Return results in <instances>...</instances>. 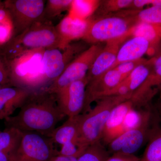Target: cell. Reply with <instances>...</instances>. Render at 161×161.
<instances>
[{"mask_svg":"<svg viewBox=\"0 0 161 161\" xmlns=\"http://www.w3.org/2000/svg\"><path fill=\"white\" fill-rule=\"evenodd\" d=\"M87 84L86 77L73 82L56 94L59 106L65 116L75 117L82 113Z\"/></svg>","mask_w":161,"mask_h":161,"instance_id":"30bf717a","label":"cell"},{"mask_svg":"<svg viewBox=\"0 0 161 161\" xmlns=\"http://www.w3.org/2000/svg\"><path fill=\"white\" fill-rule=\"evenodd\" d=\"M73 0H48L43 10L42 19L50 21L61 13L69 10Z\"/></svg>","mask_w":161,"mask_h":161,"instance_id":"cb8c5ba5","label":"cell"},{"mask_svg":"<svg viewBox=\"0 0 161 161\" xmlns=\"http://www.w3.org/2000/svg\"><path fill=\"white\" fill-rule=\"evenodd\" d=\"M140 158L135 155H128L122 153H114L107 161H140Z\"/></svg>","mask_w":161,"mask_h":161,"instance_id":"f1b7e54d","label":"cell"},{"mask_svg":"<svg viewBox=\"0 0 161 161\" xmlns=\"http://www.w3.org/2000/svg\"><path fill=\"white\" fill-rule=\"evenodd\" d=\"M78 115L69 117L63 125L56 128L53 131L49 137L54 143L62 146L65 144L74 143L80 147L78 142Z\"/></svg>","mask_w":161,"mask_h":161,"instance_id":"e0dca14e","label":"cell"},{"mask_svg":"<svg viewBox=\"0 0 161 161\" xmlns=\"http://www.w3.org/2000/svg\"><path fill=\"white\" fill-rule=\"evenodd\" d=\"M136 105L131 99L119 104L111 112L107 121L102 137V143L108 145L113 140L125 132L124 123L128 113Z\"/></svg>","mask_w":161,"mask_h":161,"instance_id":"8fae6325","label":"cell"},{"mask_svg":"<svg viewBox=\"0 0 161 161\" xmlns=\"http://www.w3.org/2000/svg\"><path fill=\"white\" fill-rule=\"evenodd\" d=\"M89 19L82 20L71 17L68 15L55 26L60 43V49L67 47L74 40L83 38L87 30Z\"/></svg>","mask_w":161,"mask_h":161,"instance_id":"4fadbf2b","label":"cell"},{"mask_svg":"<svg viewBox=\"0 0 161 161\" xmlns=\"http://www.w3.org/2000/svg\"><path fill=\"white\" fill-rule=\"evenodd\" d=\"M1 45L8 60L18 58L31 51L60 48V39L50 21L41 19L20 35Z\"/></svg>","mask_w":161,"mask_h":161,"instance_id":"7a4b0ae2","label":"cell"},{"mask_svg":"<svg viewBox=\"0 0 161 161\" xmlns=\"http://www.w3.org/2000/svg\"><path fill=\"white\" fill-rule=\"evenodd\" d=\"M151 60H146L139 64L114 90L115 95L132 96L133 94L144 83L151 74L150 64Z\"/></svg>","mask_w":161,"mask_h":161,"instance_id":"9a60e30c","label":"cell"},{"mask_svg":"<svg viewBox=\"0 0 161 161\" xmlns=\"http://www.w3.org/2000/svg\"><path fill=\"white\" fill-rule=\"evenodd\" d=\"M22 135L23 132L15 128L0 130V151L13 154L19 146Z\"/></svg>","mask_w":161,"mask_h":161,"instance_id":"d6986e66","label":"cell"},{"mask_svg":"<svg viewBox=\"0 0 161 161\" xmlns=\"http://www.w3.org/2000/svg\"><path fill=\"white\" fill-rule=\"evenodd\" d=\"M22 140L12 161H51L58 155L49 137L38 132H22Z\"/></svg>","mask_w":161,"mask_h":161,"instance_id":"8992f818","label":"cell"},{"mask_svg":"<svg viewBox=\"0 0 161 161\" xmlns=\"http://www.w3.org/2000/svg\"><path fill=\"white\" fill-rule=\"evenodd\" d=\"M3 88H4V87L2 86V85H0V89H1Z\"/></svg>","mask_w":161,"mask_h":161,"instance_id":"e575fe53","label":"cell"},{"mask_svg":"<svg viewBox=\"0 0 161 161\" xmlns=\"http://www.w3.org/2000/svg\"><path fill=\"white\" fill-rule=\"evenodd\" d=\"M109 156L108 150L99 142L89 146L76 161H107Z\"/></svg>","mask_w":161,"mask_h":161,"instance_id":"603a6c76","label":"cell"},{"mask_svg":"<svg viewBox=\"0 0 161 161\" xmlns=\"http://www.w3.org/2000/svg\"><path fill=\"white\" fill-rule=\"evenodd\" d=\"M160 94L159 102L158 108L159 111L160 112L161 115V85H160Z\"/></svg>","mask_w":161,"mask_h":161,"instance_id":"d6a6232c","label":"cell"},{"mask_svg":"<svg viewBox=\"0 0 161 161\" xmlns=\"http://www.w3.org/2000/svg\"><path fill=\"white\" fill-rule=\"evenodd\" d=\"M0 161H12V154L0 151Z\"/></svg>","mask_w":161,"mask_h":161,"instance_id":"1f68e13d","label":"cell"},{"mask_svg":"<svg viewBox=\"0 0 161 161\" xmlns=\"http://www.w3.org/2000/svg\"><path fill=\"white\" fill-rule=\"evenodd\" d=\"M100 3L99 1L74 0L67 15L78 19H88L98 9Z\"/></svg>","mask_w":161,"mask_h":161,"instance_id":"ac0fdd59","label":"cell"},{"mask_svg":"<svg viewBox=\"0 0 161 161\" xmlns=\"http://www.w3.org/2000/svg\"><path fill=\"white\" fill-rule=\"evenodd\" d=\"M45 2L42 0L4 1L5 9L8 12L12 25L11 38L21 34L42 19Z\"/></svg>","mask_w":161,"mask_h":161,"instance_id":"5b68a950","label":"cell"},{"mask_svg":"<svg viewBox=\"0 0 161 161\" xmlns=\"http://www.w3.org/2000/svg\"><path fill=\"white\" fill-rule=\"evenodd\" d=\"M132 22L130 18L122 16L107 17L95 20L90 18L87 30L82 39L87 43L95 44L126 38L135 25Z\"/></svg>","mask_w":161,"mask_h":161,"instance_id":"277c9868","label":"cell"},{"mask_svg":"<svg viewBox=\"0 0 161 161\" xmlns=\"http://www.w3.org/2000/svg\"><path fill=\"white\" fill-rule=\"evenodd\" d=\"M9 18L8 12L5 8V6L3 8H0V22L6 21Z\"/></svg>","mask_w":161,"mask_h":161,"instance_id":"4dcf8cb0","label":"cell"},{"mask_svg":"<svg viewBox=\"0 0 161 161\" xmlns=\"http://www.w3.org/2000/svg\"><path fill=\"white\" fill-rule=\"evenodd\" d=\"M125 39L107 42L106 45L95 58L87 74L88 83L99 78L112 68L116 62L121 43Z\"/></svg>","mask_w":161,"mask_h":161,"instance_id":"7c38bea8","label":"cell"},{"mask_svg":"<svg viewBox=\"0 0 161 161\" xmlns=\"http://www.w3.org/2000/svg\"><path fill=\"white\" fill-rule=\"evenodd\" d=\"M32 91L26 89L7 87L0 89V120L12 116L20 108Z\"/></svg>","mask_w":161,"mask_h":161,"instance_id":"5bb4252c","label":"cell"},{"mask_svg":"<svg viewBox=\"0 0 161 161\" xmlns=\"http://www.w3.org/2000/svg\"><path fill=\"white\" fill-rule=\"evenodd\" d=\"M149 143L140 161H161V129L151 130Z\"/></svg>","mask_w":161,"mask_h":161,"instance_id":"ffe728a7","label":"cell"},{"mask_svg":"<svg viewBox=\"0 0 161 161\" xmlns=\"http://www.w3.org/2000/svg\"><path fill=\"white\" fill-rule=\"evenodd\" d=\"M146 61V60L141 59L140 60L134 61H126L119 64L114 68L118 70L124 78H126L137 65Z\"/></svg>","mask_w":161,"mask_h":161,"instance_id":"83f0119b","label":"cell"},{"mask_svg":"<svg viewBox=\"0 0 161 161\" xmlns=\"http://www.w3.org/2000/svg\"><path fill=\"white\" fill-rule=\"evenodd\" d=\"M151 46L150 42L145 38L132 36V38L121 45L116 62L112 68L122 62L140 60L144 55L150 50Z\"/></svg>","mask_w":161,"mask_h":161,"instance_id":"2e32d148","label":"cell"},{"mask_svg":"<svg viewBox=\"0 0 161 161\" xmlns=\"http://www.w3.org/2000/svg\"><path fill=\"white\" fill-rule=\"evenodd\" d=\"M130 34L145 38L152 46L161 38V26L146 23H137L132 27Z\"/></svg>","mask_w":161,"mask_h":161,"instance_id":"44dd1931","label":"cell"},{"mask_svg":"<svg viewBox=\"0 0 161 161\" xmlns=\"http://www.w3.org/2000/svg\"><path fill=\"white\" fill-rule=\"evenodd\" d=\"M65 116L59 106L56 95L44 90L32 92L17 115L5 119L4 124L6 128L38 132L49 137L57 124Z\"/></svg>","mask_w":161,"mask_h":161,"instance_id":"6da1fadb","label":"cell"},{"mask_svg":"<svg viewBox=\"0 0 161 161\" xmlns=\"http://www.w3.org/2000/svg\"><path fill=\"white\" fill-rule=\"evenodd\" d=\"M152 66L153 73H151L143 85L147 88L150 89L154 86L161 85V54L157 58L153 59Z\"/></svg>","mask_w":161,"mask_h":161,"instance_id":"484cf974","label":"cell"},{"mask_svg":"<svg viewBox=\"0 0 161 161\" xmlns=\"http://www.w3.org/2000/svg\"><path fill=\"white\" fill-rule=\"evenodd\" d=\"M132 0H111L104 1L101 6L102 13L112 12L119 11L121 9L130 8L132 3Z\"/></svg>","mask_w":161,"mask_h":161,"instance_id":"4316f807","label":"cell"},{"mask_svg":"<svg viewBox=\"0 0 161 161\" xmlns=\"http://www.w3.org/2000/svg\"><path fill=\"white\" fill-rule=\"evenodd\" d=\"M4 7V2H3L0 1V8H3Z\"/></svg>","mask_w":161,"mask_h":161,"instance_id":"836d02e7","label":"cell"},{"mask_svg":"<svg viewBox=\"0 0 161 161\" xmlns=\"http://www.w3.org/2000/svg\"><path fill=\"white\" fill-rule=\"evenodd\" d=\"M126 96H108L100 98L93 109L78 115V142L85 150L101 142L105 126L112 110L119 104L130 99Z\"/></svg>","mask_w":161,"mask_h":161,"instance_id":"3957f363","label":"cell"},{"mask_svg":"<svg viewBox=\"0 0 161 161\" xmlns=\"http://www.w3.org/2000/svg\"><path fill=\"white\" fill-rule=\"evenodd\" d=\"M151 113H147L142 124L135 129L128 130L116 137L108 146V152L134 155L142 146L150 131V124Z\"/></svg>","mask_w":161,"mask_h":161,"instance_id":"9c48e42d","label":"cell"},{"mask_svg":"<svg viewBox=\"0 0 161 161\" xmlns=\"http://www.w3.org/2000/svg\"><path fill=\"white\" fill-rule=\"evenodd\" d=\"M133 21L161 26V6H151L146 9L135 11Z\"/></svg>","mask_w":161,"mask_h":161,"instance_id":"7402d4cb","label":"cell"},{"mask_svg":"<svg viewBox=\"0 0 161 161\" xmlns=\"http://www.w3.org/2000/svg\"><path fill=\"white\" fill-rule=\"evenodd\" d=\"M0 85L4 87H13L9 60L0 46Z\"/></svg>","mask_w":161,"mask_h":161,"instance_id":"d4e9b609","label":"cell"},{"mask_svg":"<svg viewBox=\"0 0 161 161\" xmlns=\"http://www.w3.org/2000/svg\"><path fill=\"white\" fill-rule=\"evenodd\" d=\"M73 45L64 49L59 48L45 49L42 56L41 82L42 91L50 85L63 73L75 54Z\"/></svg>","mask_w":161,"mask_h":161,"instance_id":"ba28073f","label":"cell"},{"mask_svg":"<svg viewBox=\"0 0 161 161\" xmlns=\"http://www.w3.org/2000/svg\"><path fill=\"white\" fill-rule=\"evenodd\" d=\"M103 49L93 44L72 60L54 82L45 90L50 94H57L73 82L86 78L95 58Z\"/></svg>","mask_w":161,"mask_h":161,"instance_id":"52a82bcc","label":"cell"},{"mask_svg":"<svg viewBox=\"0 0 161 161\" xmlns=\"http://www.w3.org/2000/svg\"><path fill=\"white\" fill-rule=\"evenodd\" d=\"M78 158L73 157H66L61 155H57L51 161H76Z\"/></svg>","mask_w":161,"mask_h":161,"instance_id":"f546056e","label":"cell"}]
</instances>
